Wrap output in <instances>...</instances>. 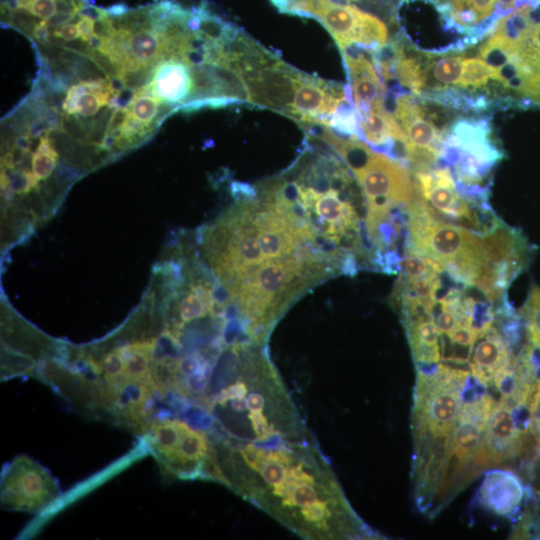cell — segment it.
Here are the masks:
<instances>
[{
    "label": "cell",
    "mask_w": 540,
    "mask_h": 540,
    "mask_svg": "<svg viewBox=\"0 0 540 540\" xmlns=\"http://www.w3.org/2000/svg\"><path fill=\"white\" fill-rule=\"evenodd\" d=\"M416 368H429L441 361L440 331L433 307L417 300L399 305Z\"/></svg>",
    "instance_id": "13"
},
{
    "label": "cell",
    "mask_w": 540,
    "mask_h": 540,
    "mask_svg": "<svg viewBox=\"0 0 540 540\" xmlns=\"http://www.w3.org/2000/svg\"><path fill=\"white\" fill-rule=\"evenodd\" d=\"M57 160L58 154L50 144L48 136L41 137L31 160L32 173L37 182L51 175L56 168Z\"/></svg>",
    "instance_id": "21"
},
{
    "label": "cell",
    "mask_w": 540,
    "mask_h": 540,
    "mask_svg": "<svg viewBox=\"0 0 540 540\" xmlns=\"http://www.w3.org/2000/svg\"><path fill=\"white\" fill-rule=\"evenodd\" d=\"M50 34L61 38L64 41H72L80 37L77 25L74 23H67L59 26L55 28Z\"/></svg>",
    "instance_id": "28"
},
{
    "label": "cell",
    "mask_w": 540,
    "mask_h": 540,
    "mask_svg": "<svg viewBox=\"0 0 540 540\" xmlns=\"http://www.w3.org/2000/svg\"><path fill=\"white\" fill-rule=\"evenodd\" d=\"M100 105L102 104L98 96L87 91L79 97L76 105V112L83 117H90L96 114Z\"/></svg>",
    "instance_id": "26"
},
{
    "label": "cell",
    "mask_w": 540,
    "mask_h": 540,
    "mask_svg": "<svg viewBox=\"0 0 540 540\" xmlns=\"http://www.w3.org/2000/svg\"><path fill=\"white\" fill-rule=\"evenodd\" d=\"M470 376L469 370L447 363L417 369L411 413L412 479L417 509L428 516Z\"/></svg>",
    "instance_id": "1"
},
{
    "label": "cell",
    "mask_w": 540,
    "mask_h": 540,
    "mask_svg": "<svg viewBox=\"0 0 540 540\" xmlns=\"http://www.w3.org/2000/svg\"><path fill=\"white\" fill-rule=\"evenodd\" d=\"M495 403L487 387L471 374L440 474L437 486L440 496H455L484 470L479 453Z\"/></svg>",
    "instance_id": "3"
},
{
    "label": "cell",
    "mask_w": 540,
    "mask_h": 540,
    "mask_svg": "<svg viewBox=\"0 0 540 540\" xmlns=\"http://www.w3.org/2000/svg\"><path fill=\"white\" fill-rule=\"evenodd\" d=\"M491 78L487 63L479 57L463 58V73L459 83L461 88L477 90L485 87Z\"/></svg>",
    "instance_id": "22"
},
{
    "label": "cell",
    "mask_w": 540,
    "mask_h": 540,
    "mask_svg": "<svg viewBox=\"0 0 540 540\" xmlns=\"http://www.w3.org/2000/svg\"><path fill=\"white\" fill-rule=\"evenodd\" d=\"M301 74L302 72L276 58L241 76L246 82L253 105L288 116Z\"/></svg>",
    "instance_id": "9"
},
{
    "label": "cell",
    "mask_w": 540,
    "mask_h": 540,
    "mask_svg": "<svg viewBox=\"0 0 540 540\" xmlns=\"http://www.w3.org/2000/svg\"><path fill=\"white\" fill-rule=\"evenodd\" d=\"M149 445L162 470L175 478L206 479L212 446L208 435L177 418L147 428Z\"/></svg>",
    "instance_id": "4"
},
{
    "label": "cell",
    "mask_w": 540,
    "mask_h": 540,
    "mask_svg": "<svg viewBox=\"0 0 540 540\" xmlns=\"http://www.w3.org/2000/svg\"><path fill=\"white\" fill-rule=\"evenodd\" d=\"M155 341L139 340L121 347L124 355V376L127 382L147 384L154 390L152 365Z\"/></svg>",
    "instance_id": "15"
},
{
    "label": "cell",
    "mask_w": 540,
    "mask_h": 540,
    "mask_svg": "<svg viewBox=\"0 0 540 540\" xmlns=\"http://www.w3.org/2000/svg\"><path fill=\"white\" fill-rule=\"evenodd\" d=\"M463 58L448 55L432 60L429 57L425 64V89L438 91L459 85L463 73Z\"/></svg>",
    "instance_id": "16"
},
{
    "label": "cell",
    "mask_w": 540,
    "mask_h": 540,
    "mask_svg": "<svg viewBox=\"0 0 540 540\" xmlns=\"http://www.w3.org/2000/svg\"><path fill=\"white\" fill-rule=\"evenodd\" d=\"M151 95L175 106L187 101L193 91L191 69L180 57L159 62L148 84Z\"/></svg>",
    "instance_id": "14"
},
{
    "label": "cell",
    "mask_w": 540,
    "mask_h": 540,
    "mask_svg": "<svg viewBox=\"0 0 540 540\" xmlns=\"http://www.w3.org/2000/svg\"><path fill=\"white\" fill-rule=\"evenodd\" d=\"M313 18L329 31L337 44L358 43L375 51L387 41V27L379 18L349 4L329 0Z\"/></svg>",
    "instance_id": "8"
},
{
    "label": "cell",
    "mask_w": 540,
    "mask_h": 540,
    "mask_svg": "<svg viewBox=\"0 0 540 540\" xmlns=\"http://www.w3.org/2000/svg\"><path fill=\"white\" fill-rule=\"evenodd\" d=\"M87 91L88 89L84 82L72 85V87L67 91V96L62 103L63 110L69 114L75 113L79 97Z\"/></svg>",
    "instance_id": "27"
},
{
    "label": "cell",
    "mask_w": 540,
    "mask_h": 540,
    "mask_svg": "<svg viewBox=\"0 0 540 540\" xmlns=\"http://www.w3.org/2000/svg\"><path fill=\"white\" fill-rule=\"evenodd\" d=\"M350 95V87L301 74L297 81L288 117L298 124L321 123Z\"/></svg>",
    "instance_id": "10"
},
{
    "label": "cell",
    "mask_w": 540,
    "mask_h": 540,
    "mask_svg": "<svg viewBox=\"0 0 540 540\" xmlns=\"http://www.w3.org/2000/svg\"><path fill=\"white\" fill-rule=\"evenodd\" d=\"M528 419V406H516L500 397L489 416L480 449V460L485 469L512 461L522 454Z\"/></svg>",
    "instance_id": "7"
},
{
    "label": "cell",
    "mask_w": 540,
    "mask_h": 540,
    "mask_svg": "<svg viewBox=\"0 0 540 540\" xmlns=\"http://www.w3.org/2000/svg\"><path fill=\"white\" fill-rule=\"evenodd\" d=\"M515 360L512 347L492 324L479 332L468 364L477 381L499 390L512 373Z\"/></svg>",
    "instance_id": "11"
},
{
    "label": "cell",
    "mask_w": 540,
    "mask_h": 540,
    "mask_svg": "<svg viewBox=\"0 0 540 540\" xmlns=\"http://www.w3.org/2000/svg\"><path fill=\"white\" fill-rule=\"evenodd\" d=\"M162 41L151 28L140 29L131 34L129 39V55L138 64L157 65L162 60Z\"/></svg>",
    "instance_id": "17"
},
{
    "label": "cell",
    "mask_w": 540,
    "mask_h": 540,
    "mask_svg": "<svg viewBox=\"0 0 540 540\" xmlns=\"http://www.w3.org/2000/svg\"><path fill=\"white\" fill-rule=\"evenodd\" d=\"M528 432L540 446V379L536 380L528 401Z\"/></svg>",
    "instance_id": "24"
},
{
    "label": "cell",
    "mask_w": 540,
    "mask_h": 540,
    "mask_svg": "<svg viewBox=\"0 0 540 540\" xmlns=\"http://www.w3.org/2000/svg\"><path fill=\"white\" fill-rule=\"evenodd\" d=\"M405 52L393 65L395 76L401 86L420 95L425 91L426 63L419 57L407 56Z\"/></svg>",
    "instance_id": "18"
},
{
    "label": "cell",
    "mask_w": 540,
    "mask_h": 540,
    "mask_svg": "<svg viewBox=\"0 0 540 540\" xmlns=\"http://www.w3.org/2000/svg\"><path fill=\"white\" fill-rule=\"evenodd\" d=\"M148 92H150L148 84L136 90L135 97L129 105L128 111L135 119L145 126L150 127L149 124H153L152 120L158 112V103L160 101L148 95Z\"/></svg>",
    "instance_id": "23"
},
{
    "label": "cell",
    "mask_w": 540,
    "mask_h": 540,
    "mask_svg": "<svg viewBox=\"0 0 540 540\" xmlns=\"http://www.w3.org/2000/svg\"><path fill=\"white\" fill-rule=\"evenodd\" d=\"M60 496L59 486L49 471L26 455H18L1 477L2 508L39 513Z\"/></svg>",
    "instance_id": "6"
},
{
    "label": "cell",
    "mask_w": 540,
    "mask_h": 540,
    "mask_svg": "<svg viewBox=\"0 0 540 540\" xmlns=\"http://www.w3.org/2000/svg\"><path fill=\"white\" fill-rule=\"evenodd\" d=\"M525 320L527 342L537 351H540V288L533 286L528 298L520 311Z\"/></svg>",
    "instance_id": "20"
},
{
    "label": "cell",
    "mask_w": 540,
    "mask_h": 540,
    "mask_svg": "<svg viewBox=\"0 0 540 540\" xmlns=\"http://www.w3.org/2000/svg\"><path fill=\"white\" fill-rule=\"evenodd\" d=\"M533 494L532 489L524 486L516 473L492 469L485 472L475 500L487 512L516 521L520 518L522 505Z\"/></svg>",
    "instance_id": "12"
},
{
    "label": "cell",
    "mask_w": 540,
    "mask_h": 540,
    "mask_svg": "<svg viewBox=\"0 0 540 540\" xmlns=\"http://www.w3.org/2000/svg\"><path fill=\"white\" fill-rule=\"evenodd\" d=\"M495 2L496 0H463L459 4L453 6V9L469 8L473 10L477 14L481 23L493 15L495 10Z\"/></svg>",
    "instance_id": "25"
},
{
    "label": "cell",
    "mask_w": 540,
    "mask_h": 540,
    "mask_svg": "<svg viewBox=\"0 0 540 540\" xmlns=\"http://www.w3.org/2000/svg\"><path fill=\"white\" fill-rule=\"evenodd\" d=\"M355 107L364 118L374 100L381 94V81L377 72L366 73L349 78Z\"/></svg>",
    "instance_id": "19"
},
{
    "label": "cell",
    "mask_w": 540,
    "mask_h": 540,
    "mask_svg": "<svg viewBox=\"0 0 540 540\" xmlns=\"http://www.w3.org/2000/svg\"><path fill=\"white\" fill-rule=\"evenodd\" d=\"M354 175L366 198V218L383 217L397 207L409 206L414 198V184L407 168L383 154L373 152Z\"/></svg>",
    "instance_id": "5"
},
{
    "label": "cell",
    "mask_w": 540,
    "mask_h": 540,
    "mask_svg": "<svg viewBox=\"0 0 540 540\" xmlns=\"http://www.w3.org/2000/svg\"><path fill=\"white\" fill-rule=\"evenodd\" d=\"M408 251L439 262L454 279L474 287L487 272L484 235L434 217L419 197L408 206Z\"/></svg>",
    "instance_id": "2"
}]
</instances>
